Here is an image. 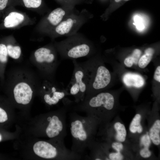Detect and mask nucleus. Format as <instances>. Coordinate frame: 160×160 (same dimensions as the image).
I'll use <instances>...</instances> for the list:
<instances>
[{
	"mask_svg": "<svg viewBox=\"0 0 160 160\" xmlns=\"http://www.w3.org/2000/svg\"><path fill=\"white\" fill-rule=\"evenodd\" d=\"M70 131L72 139L71 150L82 157L87 149L95 141L99 121L88 115H79L75 111L69 113Z\"/></svg>",
	"mask_w": 160,
	"mask_h": 160,
	"instance_id": "nucleus-1",
	"label": "nucleus"
},
{
	"mask_svg": "<svg viewBox=\"0 0 160 160\" xmlns=\"http://www.w3.org/2000/svg\"><path fill=\"white\" fill-rule=\"evenodd\" d=\"M71 103L73 105L69 103L68 109L85 112L87 115L97 119L100 125L105 126L108 124L113 114L115 99L111 93L103 92L85 99L81 102L75 103L71 101Z\"/></svg>",
	"mask_w": 160,
	"mask_h": 160,
	"instance_id": "nucleus-2",
	"label": "nucleus"
},
{
	"mask_svg": "<svg viewBox=\"0 0 160 160\" xmlns=\"http://www.w3.org/2000/svg\"><path fill=\"white\" fill-rule=\"evenodd\" d=\"M81 63L87 87L85 99L106 88L111 81V76L109 70L102 63L90 59Z\"/></svg>",
	"mask_w": 160,
	"mask_h": 160,
	"instance_id": "nucleus-3",
	"label": "nucleus"
},
{
	"mask_svg": "<svg viewBox=\"0 0 160 160\" xmlns=\"http://www.w3.org/2000/svg\"><path fill=\"white\" fill-rule=\"evenodd\" d=\"M58 49L63 60H75L89 56L91 52V44L86 38L77 33L68 36L58 45Z\"/></svg>",
	"mask_w": 160,
	"mask_h": 160,
	"instance_id": "nucleus-4",
	"label": "nucleus"
},
{
	"mask_svg": "<svg viewBox=\"0 0 160 160\" xmlns=\"http://www.w3.org/2000/svg\"><path fill=\"white\" fill-rule=\"evenodd\" d=\"M74 70L71 79L66 89L69 95L73 96L74 98L73 102L78 103L84 99L87 85L84 69L81 63L75 60H73Z\"/></svg>",
	"mask_w": 160,
	"mask_h": 160,
	"instance_id": "nucleus-5",
	"label": "nucleus"
},
{
	"mask_svg": "<svg viewBox=\"0 0 160 160\" xmlns=\"http://www.w3.org/2000/svg\"><path fill=\"white\" fill-rule=\"evenodd\" d=\"M89 18L87 10H84L79 12L75 10L55 27V32L61 36H69L74 35L87 22Z\"/></svg>",
	"mask_w": 160,
	"mask_h": 160,
	"instance_id": "nucleus-6",
	"label": "nucleus"
},
{
	"mask_svg": "<svg viewBox=\"0 0 160 160\" xmlns=\"http://www.w3.org/2000/svg\"><path fill=\"white\" fill-rule=\"evenodd\" d=\"M34 56L37 63L43 65L45 71L50 74L54 71L58 63L55 54L50 49L40 48L35 52Z\"/></svg>",
	"mask_w": 160,
	"mask_h": 160,
	"instance_id": "nucleus-7",
	"label": "nucleus"
},
{
	"mask_svg": "<svg viewBox=\"0 0 160 160\" xmlns=\"http://www.w3.org/2000/svg\"><path fill=\"white\" fill-rule=\"evenodd\" d=\"M33 93L30 86L24 82L17 84L13 90L15 101L17 103L23 105H26L30 103L32 98Z\"/></svg>",
	"mask_w": 160,
	"mask_h": 160,
	"instance_id": "nucleus-8",
	"label": "nucleus"
},
{
	"mask_svg": "<svg viewBox=\"0 0 160 160\" xmlns=\"http://www.w3.org/2000/svg\"><path fill=\"white\" fill-rule=\"evenodd\" d=\"M123 80L124 83L128 87L140 88L145 84L143 78L140 75L134 73H127L123 76Z\"/></svg>",
	"mask_w": 160,
	"mask_h": 160,
	"instance_id": "nucleus-9",
	"label": "nucleus"
},
{
	"mask_svg": "<svg viewBox=\"0 0 160 160\" xmlns=\"http://www.w3.org/2000/svg\"><path fill=\"white\" fill-rule=\"evenodd\" d=\"M23 15L17 12H11L6 17L4 20V25L7 28L15 27L21 23L24 20Z\"/></svg>",
	"mask_w": 160,
	"mask_h": 160,
	"instance_id": "nucleus-10",
	"label": "nucleus"
},
{
	"mask_svg": "<svg viewBox=\"0 0 160 160\" xmlns=\"http://www.w3.org/2000/svg\"><path fill=\"white\" fill-rule=\"evenodd\" d=\"M148 135L151 141L154 145L160 144V120L156 119L150 128Z\"/></svg>",
	"mask_w": 160,
	"mask_h": 160,
	"instance_id": "nucleus-11",
	"label": "nucleus"
},
{
	"mask_svg": "<svg viewBox=\"0 0 160 160\" xmlns=\"http://www.w3.org/2000/svg\"><path fill=\"white\" fill-rule=\"evenodd\" d=\"M113 127L116 131L115 138L116 140L121 143L124 142L127 132L124 125L119 121H117L114 124Z\"/></svg>",
	"mask_w": 160,
	"mask_h": 160,
	"instance_id": "nucleus-12",
	"label": "nucleus"
},
{
	"mask_svg": "<svg viewBox=\"0 0 160 160\" xmlns=\"http://www.w3.org/2000/svg\"><path fill=\"white\" fill-rule=\"evenodd\" d=\"M145 53L140 58L138 63V66L141 68H145L150 63L154 53V50L152 48H149L145 49Z\"/></svg>",
	"mask_w": 160,
	"mask_h": 160,
	"instance_id": "nucleus-13",
	"label": "nucleus"
},
{
	"mask_svg": "<svg viewBox=\"0 0 160 160\" xmlns=\"http://www.w3.org/2000/svg\"><path fill=\"white\" fill-rule=\"evenodd\" d=\"M141 116L139 113H137L132 119L129 127L130 132L135 133H141L143 131V128L141 124Z\"/></svg>",
	"mask_w": 160,
	"mask_h": 160,
	"instance_id": "nucleus-14",
	"label": "nucleus"
},
{
	"mask_svg": "<svg viewBox=\"0 0 160 160\" xmlns=\"http://www.w3.org/2000/svg\"><path fill=\"white\" fill-rule=\"evenodd\" d=\"M141 51L139 49H135L133 51L132 54L126 57L124 61V63L126 66L131 67L134 64L138 63Z\"/></svg>",
	"mask_w": 160,
	"mask_h": 160,
	"instance_id": "nucleus-15",
	"label": "nucleus"
},
{
	"mask_svg": "<svg viewBox=\"0 0 160 160\" xmlns=\"http://www.w3.org/2000/svg\"><path fill=\"white\" fill-rule=\"evenodd\" d=\"M8 55L7 46L4 44H0V73L2 74L4 65L7 62Z\"/></svg>",
	"mask_w": 160,
	"mask_h": 160,
	"instance_id": "nucleus-16",
	"label": "nucleus"
},
{
	"mask_svg": "<svg viewBox=\"0 0 160 160\" xmlns=\"http://www.w3.org/2000/svg\"><path fill=\"white\" fill-rule=\"evenodd\" d=\"M8 55L13 59H17L20 57L21 49L18 46H13L9 44L7 46Z\"/></svg>",
	"mask_w": 160,
	"mask_h": 160,
	"instance_id": "nucleus-17",
	"label": "nucleus"
},
{
	"mask_svg": "<svg viewBox=\"0 0 160 160\" xmlns=\"http://www.w3.org/2000/svg\"><path fill=\"white\" fill-rule=\"evenodd\" d=\"M25 7L28 8H37L41 4L42 0H22Z\"/></svg>",
	"mask_w": 160,
	"mask_h": 160,
	"instance_id": "nucleus-18",
	"label": "nucleus"
},
{
	"mask_svg": "<svg viewBox=\"0 0 160 160\" xmlns=\"http://www.w3.org/2000/svg\"><path fill=\"white\" fill-rule=\"evenodd\" d=\"M63 5V6L74 8L76 4L87 1V0H56Z\"/></svg>",
	"mask_w": 160,
	"mask_h": 160,
	"instance_id": "nucleus-19",
	"label": "nucleus"
},
{
	"mask_svg": "<svg viewBox=\"0 0 160 160\" xmlns=\"http://www.w3.org/2000/svg\"><path fill=\"white\" fill-rule=\"evenodd\" d=\"M107 160H121L124 159V156L121 152H116L108 153L106 155Z\"/></svg>",
	"mask_w": 160,
	"mask_h": 160,
	"instance_id": "nucleus-20",
	"label": "nucleus"
},
{
	"mask_svg": "<svg viewBox=\"0 0 160 160\" xmlns=\"http://www.w3.org/2000/svg\"><path fill=\"white\" fill-rule=\"evenodd\" d=\"M151 141L148 134H145L141 137L140 140V145L144 147L149 148Z\"/></svg>",
	"mask_w": 160,
	"mask_h": 160,
	"instance_id": "nucleus-21",
	"label": "nucleus"
},
{
	"mask_svg": "<svg viewBox=\"0 0 160 160\" xmlns=\"http://www.w3.org/2000/svg\"><path fill=\"white\" fill-rule=\"evenodd\" d=\"M7 113L5 109L0 106V124L4 123L8 120Z\"/></svg>",
	"mask_w": 160,
	"mask_h": 160,
	"instance_id": "nucleus-22",
	"label": "nucleus"
},
{
	"mask_svg": "<svg viewBox=\"0 0 160 160\" xmlns=\"http://www.w3.org/2000/svg\"><path fill=\"white\" fill-rule=\"evenodd\" d=\"M139 153L141 156L144 158L149 157L152 154L151 152L149 149V148L146 147H143L140 149Z\"/></svg>",
	"mask_w": 160,
	"mask_h": 160,
	"instance_id": "nucleus-23",
	"label": "nucleus"
},
{
	"mask_svg": "<svg viewBox=\"0 0 160 160\" xmlns=\"http://www.w3.org/2000/svg\"><path fill=\"white\" fill-rule=\"evenodd\" d=\"M111 147L116 152H121L123 150L124 146L121 142H115L112 143Z\"/></svg>",
	"mask_w": 160,
	"mask_h": 160,
	"instance_id": "nucleus-24",
	"label": "nucleus"
},
{
	"mask_svg": "<svg viewBox=\"0 0 160 160\" xmlns=\"http://www.w3.org/2000/svg\"><path fill=\"white\" fill-rule=\"evenodd\" d=\"M134 19L136 23H134L133 24L135 25H137V27L138 29H143L144 27L142 24L141 18L138 16H137L135 17Z\"/></svg>",
	"mask_w": 160,
	"mask_h": 160,
	"instance_id": "nucleus-25",
	"label": "nucleus"
},
{
	"mask_svg": "<svg viewBox=\"0 0 160 160\" xmlns=\"http://www.w3.org/2000/svg\"><path fill=\"white\" fill-rule=\"evenodd\" d=\"M154 79L157 81L160 82V66H158L156 68L154 75Z\"/></svg>",
	"mask_w": 160,
	"mask_h": 160,
	"instance_id": "nucleus-26",
	"label": "nucleus"
},
{
	"mask_svg": "<svg viewBox=\"0 0 160 160\" xmlns=\"http://www.w3.org/2000/svg\"><path fill=\"white\" fill-rule=\"evenodd\" d=\"M9 0H0V10L4 9L7 6Z\"/></svg>",
	"mask_w": 160,
	"mask_h": 160,
	"instance_id": "nucleus-27",
	"label": "nucleus"
},
{
	"mask_svg": "<svg viewBox=\"0 0 160 160\" xmlns=\"http://www.w3.org/2000/svg\"><path fill=\"white\" fill-rule=\"evenodd\" d=\"M121 0H115V1L116 2H119ZM124 0L128 1V0Z\"/></svg>",
	"mask_w": 160,
	"mask_h": 160,
	"instance_id": "nucleus-28",
	"label": "nucleus"
}]
</instances>
